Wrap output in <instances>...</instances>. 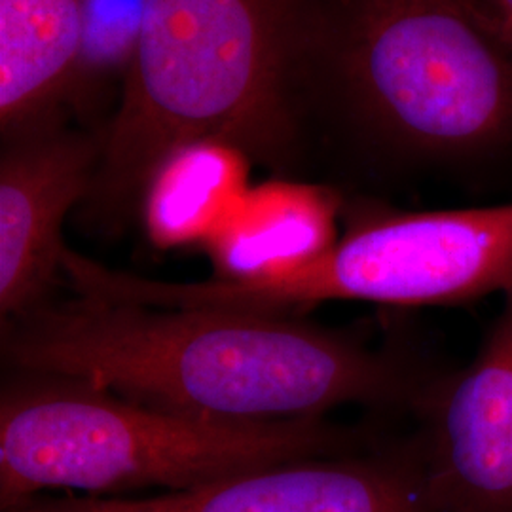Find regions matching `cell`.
I'll return each mask as SVG.
<instances>
[{"label":"cell","instance_id":"8992f818","mask_svg":"<svg viewBox=\"0 0 512 512\" xmlns=\"http://www.w3.org/2000/svg\"><path fill=\"white\" fill-rule=\"evenodd\" d=\"M416 435L440 512H512V289L475 359L440 372Z\"/></svg>","mask_w":512,"mask_h":512},{"label":"cell","instance_id":"9c48e42d","mask_svg":"<svg viewBox=\"0 0 512 512\" xmlns=\"http://www.w3.org/2000/svg\"><path fill=\"white\" fill-rule=\"evenodd\" d=\"M82 4L0 0V139L69 118L63 103Z\"/></svg>","mask_w":512,"mask_h":512},{"label":"cell","instance_id":"52a82bcc","mask_svg":"<svg viewBox=\"0 0 512 512\" xmlns=\"http://www.w3.org/2000/svg\"><path fill=\"white\" fill-rule=\"evenodd\" d=\"M103 135L61 118L2 139L0 317L52 298L61 270L63 222L88 200Z\"/></svg>","mask_w":512,"mask_h":512},{"label":"cell","instance_id":"7a4b0ae2","mask_svg":"<svg viewBox=\"0 0 512 512\" xmlns=\"http://www.w3.org/2000/svg\"><path fill=\"white\" fill-rule=\"evenodd\" d=\"M342 0H145L139 52L80 220L118 234L179 148L213 141L296 167L332 86Z\"/></svg>","mask_w":512,"mask_h":512},{"label":"cell","instance_id":"30bf717a","mask_svg":"<svg viewBox=\"0 0 512 512\" xmlns=\"http://www.w3.org/2000/svg\"><path fill=\"white\" fill-rule=\"evenodd\" d=\"M340 198L323 186L275 181L247 190L203 243L215 277H239L319 255L336 243Z\"/></svg>","mask_w":512,"mask_h":512},{"label":"cell","instance_id":"6da1fadb","mask_svg":"<svg viewBox=\"0 0 512 512\" xmlns=\"http://www.w3.org/2000/svg\"><path fill=\"white\" fill-rule=\"evenodd\" d=\"M0 351L16 372L228 423L325 418L346 404L416 412L439 376L294 313L152 308L80 293L2 321Z\"/></svg>","mask_w":512,"mask_h":512},{"label":"cell","instance_id":"3957f363","mask_svg":"<svg viewBox=\"0 0 512 512\" xmlns=\"http://www.w3.org/2000/svg\"><path fill=\"white\" fill-rule=\"evenodd\" d=\"M0 393V511L44 490L188 492L230 476L374 448L325 418L228 423L16 372Z\"/></svg>","mask_w":512,"mask_h":512},{"label":"cell","instance_id":"4fadbf2b","mask_svg":"<svg viewBox=\"0 0 512 512\" xmlns=\"http://www.w3.org/2000/svg\"><path fill=\"white\" fill-rule=\"evenodd\" d=\"M2 512H107L92 497H31Z\"/></svg>","mask_w":512,"mask_h":512},{"label":"cell","instance_id":"ba28073f","mask_svg":"<svg viewBox=\"0 0 512 512\" xmlns=\"http://www.w3.org/2000/svg\"><path fill=\"white\" fill-rule=\"evenodd\" d=\"M92 499L107 512H440L418 437L391 448L272 465L188 492Z\"/></svg>","mask_w":512,"mask_h":512},{"label":"cell","instance_id":"8fae6325","mask_svg":"<svg viewBox=\"0 0 512 512\" xmlns=\"http://www.w3.org/2000/svg\"><path fill=\"white\" fill-rule=\"evenodd\" d=\"M249 164L243 152L213 141L173 152L141 205L148 236L158 247L205 243L247 194Z\"/></svg>","mask_w":512,"mask_h":512},{"label":"cell","instance_id":"5b68a950","mask_svg":"<svg viewBox=\"0 0 512 512\" xmlns=\"http://www.w3.org/2000/svg\"><path fill=\"white\" fill-rule=\"evenodd\" d=\"M512 289V203L444 211H363L319 255L239 277L150 281L160 308L293 313L329 300L454 306Z\"/></svg>","mask_w":512,"mask_h":512},{"label":"cell","instance_id":"7c38bea8","mask_svg":"<svg viewBox=\"0 0 512 512\" xmlns=\"http://www.w3.org/2000/svg\"><path fill=\"white\" fill-rule=\"evenodd\" d=\"M143 16L145 0H84L63 103L80 128L105 135L120 109L139 52Z\"/></svg>","mask_w":512,"mask_h":512},{"label":"cell","instance_id":"277c9868","mask_svg":"<svg viewBox=\"0 0 512 512\" xmlns=\"http://www.w3.org/2000/svg\"><path fill=\"white\" fill-rule=\"evenodd\" d=\"M330 93L406 154L482 152L512 133V40L486 0H342Z\"/></svg>","mask_w":512,"mask_h":512},{"label":"cell","instance_id":"5bb4252c","mask_svg":"<svg viewBox=\"0 0 512 512\" xmlns=\"http://www.w3.org/2000/svg\"><path fill=\"white\" fill-rule=\"evenodd\" d=\"M486 4L492 8V12L512 40V0H486Z\"/></svg>","mask_w":512,"mask_h":512}]
</instances>
